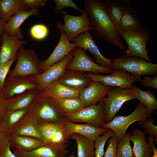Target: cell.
<instances>
[{
    "label": "cell",
    "mask_w": 157,
    "mask_h": 157,
    "mask_svg": "<svg viewBox=\"0 0 157 157\" xmlns=\"http://www.w3.org/2000/svg\"><path fill=\"white\" fill-rule=\"evenodd\" d=\"M147 140L151 145L153 151V154L151 157H157V148L155 146L154 144V138L151 136H148Z\"/></svg>",
    "instance_id": "cell-47"
},
{
    "label": "cell",
    "mask_w": 157,
    "mask_h": 157,
    "mask_svg": "<svg viewBox=\"0 0 157 157\" xmlns=\"http://www.w3.org/2000/svg\"><path fill=\"white\" fill-rule=\"evenodd\" d=\"M39 10L38 9L27 10L23 9L18 11L8 20L5 26L4 33L6 34L16 37L23 40V36L20 27L22 23L29 17L38 15Z\"/></svg>",
    "instance_id": "cell-22"
},
{
    "label": "cell",
    "mask_w": 157,
    "mask_h": 157,
    "mask_svg": "<svg viewBox=\"0 0 157 157\" xmlns=\"http://www.w3.org/2000/svg\"><path fill=\"white\" fill-rule=\"evenodd\" d=\"M28 108L21 110L6 111L0 120L4 131L9 134L13 129L28 112Z\"/></svg>",
    "instance_id": "cell-31"
},
{
    "label": "cell",
    "mask_w": 157,
    "mask_h": 157,
    "mask_svg": "<svg viewBox=\"0 0 157 157\" xmlns=\"http://www.w3.org/2000/svg\"><path fill=\"white\" fill-rule=\"evenodd\" d=\"M0 157H17L10 149L9 145L5 150L0 155Z\"/></svg>",
    "instance_id": "cell-46"
},
{
    "label": "cell",
    "mask_w": 157,
    "mask_h": 157,
    "mask_svg": "<svg viewBox=\"0 0 157 157\" xmlns=\"http://www.w3.org/2000/svg\"><path fill=\"white\" fill-rule=\"evenodd\" d=\"M108 141V147L104 153V157H117L116 152L118 142L115 135L110 138Z\"/></svg>",
    "instance_id": "cell-40"
},
{
    "label": "cell",
    "mask_w": 157,
    "mask_h": 157,
    "mask_svg": "<svg viewBox=\"0 0 157 157\" xmlns=\"http://www.w3.org/2000/svg\"><path fill=\"white\" fill-rule=\"evenodd\" d=\"M111 68L124 70L130 73L138 82L143 75L155 76L157 74V64L149 63L138 57L126 55L113 60Z\"/></svg>",
    "instance_id": "cell-3"
},
{
    "label": "cell",
    "mask_w": 157,
    "mask_h": 157,
    "mask_svg": "<svg viewBox=\"0 0 157 157\" xmlns=\"http://www.w3.org/2000/svg\"><path fill=\"white\" fill-rule=\"evenodd\" d=\"M17 59L16 65L8 77L35 76L42 73L39 65L40 61L35 49L28 50L21 46L17 51Z\"/></svg>",
    "instance_id": "cell-4"
},
{
    "label": "cell",
    "mask_w": 157,
    "mask_h": 157,
    "mask_svg": "<svg viewBox=\"0 0 157 157\" xmlns=\"http://www.w3.org/2000/svg\"><path fill=\"white\" fill-rule=\"evenodd\" d=\"M9 134L10 135L31 137L44 141L39 124L33 115L28 112Z\"/></svg>",
    "instance_id": "cell-20"
},
{
    "label": "cell",
    "mask_w": 157,
    "mask_h": 157,
    "mask_svg": "<svg viewBox=\"0 0 157 157\" xmlns=\"http://www.w3.org/2000/svg\"><path fill=\"white\" fill-rule=\"evenodd\" d=\"M64 21L62 25L58 22L56 26L57 28L63 30L65 33L68 40L70 42L85 32L92 31L88 15L85 11L81 15L76 16L67 13L65 10L62 12Z\"/></svg>",
    "instance_id": "cell-9"
},
{
    "label": "cell",
    "mask_w": 157,
    "mask_h": 157,
    "mask_svg": "<svg viewBox=\"0 0 157 157\" xmlns=\"http://www.w3.org/2000/svg\"><path fill=\"white\" fill-rule=\"evenodd\" d=\"M6 111V99L2 92L0 91V120Z\"/></svg>",
    "instance_id": "cell-45"
},
{
    "label": "cell",
    "mask_w": 157,
    "mask_h": 157,
    "mask_svg": "<svg viewBox=\"0 0 157 157\" xmlns=\"http://www.w3.org/2000/svg\"><path fill=\"white\" fill-rule=\"evenodd\" d=\"M55 13L59 14L63 10V8L66 7H69L74 8L80 12L81 14L84 12V9L78 7L75 3L72 0H55Z\"/></svg>",
    "instance_id": "cell-37"
},
{
    "label": "cell",
    "mask_w": 157,
    "mask_h": 157,
    "mask_svg": "<svg viewBox=\"0 0 157 157\" xmlns=\"http://www.w3.org/2000/svg\"><path fill=\"white\" fill-rule=\"evenodd\" d=\"M47 0H22L23 5L25 9L28 8L38 9L40 6L44 7Z\"/></svg>",
    "instance_id": "cell-43"
},
{
    "label": "cell",
    "mask_w": 157,
    "mask_h": 157,
    "mask_svg": "<svg viewBox=\"0 0 157 157\" xmlns=\"http://www.w3.org/2000/svg\"><path fill=\"white\" fill-rule=\"evenodd\" d=\"M26 42L15 36H10L4 33L2 38L0 50V65L11 60H16L19 48Z\"/></svg>",
    "instance_id": "cell-23"
},
{
    "label": "cell",
    "mask_w": 157,
    "mask_h": 157,
    "mask_svg": "<svg viewBox=\"0 0 157 157\" xmlns=\"http://www.w3.org/2000/svg\"><path fill=\"white\" fill-rule=\"evenodd\" d=\"M124 8L120 22L119 31L124 32H136L143 30V26L135 6L130 0H122Z\"/></svg>",
    "instance_id": "cell-16"
},
{
    "label": "cell",
    "mask_w": 157,
    "mask_h": 157,
    "mask_svg": "<svg viewBox=\"0 0 157 157\" xmlns=\"http://www.w3.org/2000/svg\"><path fill=\"white\" fill-rule=\"evenodd\" d=\"M150 118L145 107L140 102L130 114L125 116L119 115L115 116L110 122L105 124L102 128L113 130L115 133L116 140L118 142L125 135L127 129L132 124Z\"/></svg>",
    "instance_id": "cell-7"
},
{
    "label": "cell",
    "mask_w": 157,
    "mask_h": 157,
    "mask_svg": "<svg viewBox=\"0 0 157 157\" xmlns=\"http://www.w3.org/2000/svg\"><path fill=\"white\" fill-rule=\"evenodd\" d=\"M110 87L92 80L87 87L80 91L79 97L86 107L97 104L106 96Z\"/></svg>",
    "instance_id": "cell-19"
},
{
    "label": "cell",
    "mask_w": 157,
    "mask_h": 157,
    "mask_svg": "<svg viewBox=\"0 0 157 157\" xmlns=\"http://www.w3.org/2000/svg\"><path fill=\"white\" fill-rule=\"evenodd\" d=\"M70 139L76 143L77 157H94V141L76 133L72 134Z\"/></svg>",
    "instance_id": "cell-30"
},
{
    "label": "cell",
    "mask_w": 157,
    "mask_h": 157,
    "mask_svg": "<svg viewBox=\"0 0 157 157\" xmlns=\"http://www.w3.org/2000/svg\"><path fill=\"white\" fill-rule=\"evenodd\" d=\"M141 84L144 86L151 87L157 89V75H156L153 77H150L148 75L144 76L140 81Z\"/></svg>",
    "instance_id": "cell-44"
},
{
    "label": "cell",
    "mask_w": 157,
    "mask_h": 157,
    "mask_svg": "<svg viewBox=\"0 0 157 157\" xmlns=\"http://www.w3.org/2000/svg\"><path fill=\"white\" fill-rule=\"evenodd\" d=\"M48 32L47 27L42 24L35 25L30 30L31 36L37 40H42L44 39L47 36Z\"/></svg>",
    "instance_id": "cell-38"
},
{
    "label": "cell",
    "mask_w": 157,
    "mask_h": 157,
    "mask_svg": "<svg viewBox=\"0 0 157 157\" xmlns=\"http://www.w3.org/2000/svg\"><path fill=\"white\" fill-rule=\"evenodd\" d=\"M0 48H1V46H0Z\"/></svg>",
    "instance_id": "cell-50"
},
{
    "label": "cell",
    "mask_w": 157,
    "mask_h": 157,
    "mask_svg": "<svg viewBox=\"0 0 157 157\" xmlns=\"http://www.w3.org/2000/svg\"><path fill=\"white\" fill-rule=\"evenodd\" d=\"M7 22L0 19V45L1 40L4 31L5 26Z\"/></svg>",
    "instance_id": "cell-48"
},
{
    "label": "cell",
    "mask_w": 157,
    "mask_h": 157,
    "mask_svg": "<svg viewBox=\"0 0 157 157\" xmlns=\"http://www.w3.org/2000/svg\"><path fill=\"white\" fill-rule=\"evenodd\" d=\"M103 101L98 104L86 107L75 113L67 114V121L73 122H83L102 128L106 123L104 113Z\"/></svg>",
    "instance_id": "cell-10"
},
{
    "label": "cell",
    "mask_w": 157,
    "mask_h": 157,
    "mask_svg": "<svg viewBox=\"0 0 157 157\" xmlns=\"http://www.w3.org/2000/svg\"><path fill=\"white\" fill-rule=\"evenodd\" d=\"M154 120L152 118H150L147 120L138 121V124L144 129V132L149 133L150 135L154 137L157 140V126L154 124Z\"/></svg>",
    "instance_id": "cell-39"
},
{
    "label": "cell",
    "mask_w": 157,
    "mask_h": 157,
    "mask_svg": "<svg viewBox=\"0 0 157 157\" xmlns=\"http://www.w3.org/2000/svg\"><path fill=\"white\" fill-rule=\"evenodd\" d=\"M58 30L60 33V36L58 44L47 59L40 61L39 65L42 73L54 64L61 61L69 52L78 47L75 43H70L68 40L65 33L63 30L60 29Z\"/></svg>",
    "instance_id": "cell-14"
},
{
    "label": "cell",
    "mask_w": 157,
    "mask_h": 157,
    "mask_svg": "<svg viewBox=\"0 0 157 157\" xmlns=\"http://www.w3.org/2000/svg\"><path fill=\"white\" fill-rule=\"evenodd\" d=\"M10 136L3 129L0 123V155L9 145Z\"/></svg>",
    "instance_id": "cell-42"
},
{
    "label": "cell",
    "mask_w": 157,
    "mask_h": 157,
    "mask_svg": "<svg viewBox=\"0 0 157 157\" xmlns=\"http://www.w3.org/2000/svg\"><path fill=\"white\" fill-rule=\"evenodd\" d=\"M119 31L121 38L124 40L128 47L126 55L138 57L152 63L146 48L147 42L151 37V32L149 29L145 28L136 32Z\"/></svg>",
    "instance_id": "cell-6"
},
{
    "label": "cell",
    "mask_w": 157,
    "mask_h": 157,
    "mask_svg": "<svg viewBox=\"0 0 157 157\" xmlns=\"http://www.w3.org/2000/svg\"><path fill=\"white\" fill-rule=\"evenodd\" d=\"M57 100L67 114L76 113L86 107L79 97L62 98Z\"/></svg>",
    "instance_id": "cell-34"
},
{
    "label": "cell",
    "mask_w": 157,
    "mask_h": 157,
    "mask_svg": "<svg viewBox=\"0 0 157 157\" xmlns=\"http://www.w3.org/2000/svg\"><path fill=\"white\" fill-rule=\"evenodd\" d=\"M86 76L92 80L100 82L109 86L131 88L136 81L135 78L124 70L113 69L112 73L107 75L94 74L85 72Z\"/></svg>",
    "instance_id": "cell-11"
},
{
    "label": "cell",
    "mask_w": 157,
    "mask_h": 157,
    "mask_svg": "<svg viewBox=\"0 0 157 157\" xmlns=\"http://www.w3.org/2000/svg\"><path fill=\"white\" fill-rule=\"evenodd\" d=\"M146 133L138 128L134 129L130 139L133 143L132 151L134 157H151L153 151L149 143L146 139Z\"/></svg>",
    "instance_id": "cell-25"
},
{
    "label": "cell",
    "mask_w": 157,
    "mask_h": 157,
    "mask_svg": "<svg viewBox=\"0 0 157 157\" xmlns=\"http://www.w3.org/2000/svg\"><path fill=\"white\" fill-rule=\"evenodd\" d=\"M66 70H76L94 74H110L113 69L102 67L93 61L85 51L80 47L73 50V58L68 64Z\"/></svg>",
    "instance_id": "cell-8"
},
{
    "label": "cell",
    "mask_w": 157,
    "mask_h": 157,
    "mask_svg": "<svg viewBox=\"0 0 157 157\" xmlns=\"http://www.w3.org/2000/svg\"><path fill=\"white\" fill-rule=\"evenodd\" d=\"M73 50L62 60L52 65L45 72L38 75L32 76L38 84L39 92L50 83L58 80L63 74L67 66L73 58Z\"/></svg>",
    "instance_id": "cell-13"
},
{
    "label": "cell",
    "mask_w": 157,
    "mask_h": 157,
    "mask_svg": "<svg viewBox=\"0 0 157 157\" xmlns=\"http://www.w3.org/2000/svg\"><path fill=\"white\" fill-rule=\"evenodd\" d=\"M39 92L38 89L31 90L6 99V111L28 108L36 98Z\"/></svg>",
    "instance_id": "cell-26"
},
{
    "label": "cell",
    "mask_w": 157,
    "mask_h": 157,
    "mask_svg": "<svg viewBox=\"0 0 157 157\" xmlns=\"http://www.w3.org/2000/svg\"><path fill=\"white\" fill-rule=\"evenodd\" d=\"M65 157H76V155L74 152H72L68 156Z\"/></svg>",
    "instance_id": "cell-49"
},
{
    "label": "cell",
    "mask_w": 157,
    "mask_h": 157,
    "mask_svg": "<svg viewBox=\"0 0 157 157\" xmlns=\"http://www.w3.org/2000/svg\"><path fill=\"white\" fill-rule=\"evenodd\" d=\"M135 99L131 88L110 86L103 101L106 123L110 122L125 102Z\"/></svg>",
    "instance_id": "cell-5"
},
{
    "label": "cell",
    "mask_w": 157,
    "mask_h": 157,
    "mask_svg": "<svg viewBox=\"0 0 157 157\" xmlns=\"http://www.w3.org/2000/svg\"><path fill=\"white\" fill-rule=\"evenodd\" d=\"M72 40L78 47H80L90 53L95 60L96 63L104 67L111 68L113 60L105 58L101 53L93 41L90 31H86L81 34Z\"/></svg>",
    "instance_id": "cell-15"
},
{
    "label": "cell",
    "mask_w": 157,
    "mask_h": 157,
    "mask_svg": "<svg viewBox=\"0 0 157 157\" xmlns=\"http://www.w3.org/2000/svg\"><path fill=\"white\" fill-rule=\"evenodd\" d=\"M135 97L145 107L150 117L153 111L157 109V100L155 95L149 91H144L136 85L131 88Z\"/></svg>",
    "instance_id": "cell-29"
},
{
    "label": "cell",
    "mask_w": 157,
    "mask_h": 157,
    "mask_svg": "<svg viewBox=\"0 0 157 157\" xmlns=\"http://www.w3.org/2000/svg\"><path fill=\"white\" fill-rule=\"evenodd\" d=\"M25 9L22 0H0V19L7 22L18 11Z\"/></svg>",
    "instance_id": "cell-33"
},
{
    "label": "cell",
    "mask_w": 157,
    "mask_h": 157,
    "mask_svg": "<svg viewBox=\"0 0 157 157\" xmlns=\"http://www.w3.org/2000/svg\"><path fill=\"white\" fill-rule=\"evenodd\" d=\"M65 122L46 123L39 125L44 141L50 145L67 144L69 139L65 133Z\"/></svg>",
    "instance_id": "cell-17"
},
{
    "label": "cell",
    "mask_w": 157,
    "mask_h": 157,
    "mask_svg": "<svg viewBox=\"0 0 157 157\" xmlns=\"http://www.w3.org/2000/svg\"><path fill=\"white\" fill-rule=\"evenodd\" d=\"M28 112L39 125L46 123H64L67 121V114L57 100L39 92L28 107Z\"/></svg>",
    "instance_id": "cell-2"
},
{
    "label": "cell",
    "mask_w": 157,
    "mask_h": 157,
    "mask_svg": "<svg viewBox=\"0 0 157 157\" xmlns=\"http://www.w3.org/2000/svg\"><path fill=\"white\" fill-rule=\"evenodd\" d=\"M58 81L69 88L81 91L87 87L92 80L86 76L85 72L66 70Z\"/></svg>",
    "instance_id": "cell-24"
},
{
    "label": "cell",
    "mask_w": 157,
    "mask_h": 157,
    "mask_svg": "<svg viewBox=\"0 0 157 157\" xmlns=\"http://www.w3.org/2000/svg\"><path fill=\"white\" fill-rule=\"evenodd\" d=\"M109 129L97 127L88 123L78 124L67 121L64 125L65 133L69 139L72 134L76 133L94 141L98 136L104 134Z\"/></svg>",
    "instance_id": "cell-21"
},
{
    "label": "cell",
    "mask_w": 157,
    "mask_h": 157,
    "mask_svg": "<svg viewBox=\"0 0 157 157\" xmlns=\"http://www.w3.org/2000/svg\"><path fill=\"white\" fill-rule=\"evenodd\" d=\"M80 91L67 87L57 80L46 86L39 93L57 100L79 97Z\"/></svg>",
    "instance_id": "cell-27"
},
{
    "label": "cell",
    "mask_w": 157,
    "mask_h": 157,
    "mask_svg": "<svg viewBox=\"0 0 157 157\" xmlns=\"http://www.w3.org/2000/svg\"><path fill=\"white\" fill-rule=\"evenodd\" d=\"M129 132H126L118 142L116 154L117 157H134L131 143Z\"/></svg>",
    "instance_id": "cell-35"
},
{
    "label": "cell",
    "mask_w": 157,
    "mask_h": 157,
    "mask_svg": "<svg viewBox=\"0 0 157 157\" xmlns=\"http://www.w3.org/2000/svg\"><path fill=\"white\" fill-rule=\"evenodd\" d=\"M115 135V132L109 129L102 136H98L94 141V157H102L104 154L105 144L108 139Z\"/></svg>",
    "instance_id": "cell-36"
},
{
    "label": "cell",
    "mask_w": 157,
    "mask_h": 157,
    "mask_svg": "<svg viewBox=\"0 0 157 157\" xmlns=\"http://www.w3.org/2000/svg\"><path fill=\"white\" fill-rule=\"evenodd\" d=\"M68 147L67 144H47L28 151L15 149L13 153L17 157H65L69 153Z\"/></svg>",
    "instance_id": "cell-18"
},
{
    "label": "cell",
    "mask_w": 157,
    "mask_h": 157,
    "mask_svg": "<svg viewBox=\"0 0 157 157\" xmlns=\"http://www.w3.org/2000/svg\"><path fill=\"white\" fill-rule=\"evenodd\" d=\"M105 6L110 19L119 31L120 22L124 8L122 0H106L105 1Z\"/></svg>",
    "instance_id": "cell-32"
},
{
    "label": "cell",
    "mask_w": 157,
    "mask_h": 157,
    "mask_svg": "<svg viewBox=\"0 0 157 157\" xmlns=\"http://www.w3.org/2000/svg\"><path fill=\"white\" fill-rule=\"evenodd\" d=\"M16 60H11L0 65V91H2L6 77L13 63Z\"/></svg>",
    "instance_id": "cell-41"
},
{
    "label": "cell",
    "mask_w": 157,
    "mask_h": 157,
    "mask_svg": "<svg viewBox=\"0 0 157 157\" xmlns=\"http://www.w3.org/2000/svg\"><path fill=\"white\" fill-rule=\"evenodd\" d=\"M10 136V147L15 149L28 151L49 144L44 141L33 137L22 135Z\"/></svg>",
    "instance_id": "cell-28"
},
{
    "label": "cell",
    "mask_w": 157,
    "mask_h": 157,
    "mask_svg": "<svg viewBox=\"0 0 157 157\" xmlns=\"http://www.w3.org/2000/svg\"><path fill=\"white\" fill-rule=\"evenodd\" d=\"M105 1L102 0H84V10L88 15L93 32L97 37L105 40L108 43L125 51L121 40L119 31L114 24L105 6Z\"/></svg>",
    "instance_id": "cell-1"
},
{
    "label": "cell",
    "mask_w": 157,
    "mask_h": 157,
    "mask_svg": "<svg viewBox=\"0 0 157 157\" xmlns=\"http://www.w3.org/2000/svg\"><path fill=\"white\" fill-rule=\"evenodd\" d=\"M33 89L38 86L32 76H16L6 78L2 92L6 99Z\"/></svg>",
    "instance_id": "cell-12"
}]
</instances>
